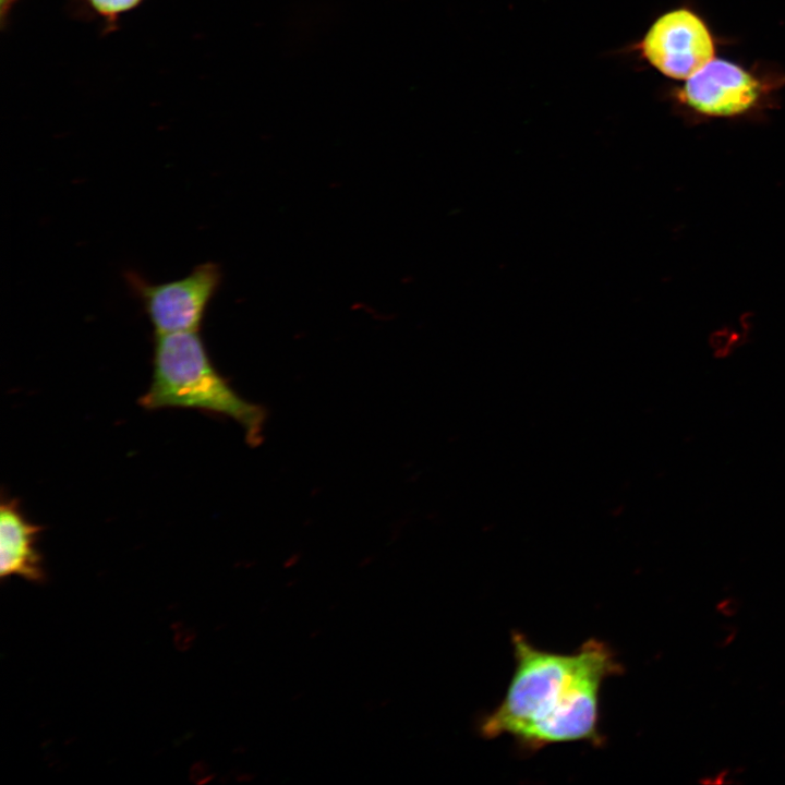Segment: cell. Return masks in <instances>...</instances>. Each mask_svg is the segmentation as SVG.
Returning a JSON list of instances; mask_svg holds the SVG:
<instances>
[{"instance_id":"obj_1","label":"cell","mask_w":785,"mask_h":785,"mask_svg":"<svg viewBox=\"0 0 785 785\" xmlns=\"http://www.w3.org/2000/svg\"><path fill=\"white\" fill-rule=\"evenodd\" d=\"M515 669L502 702L480 723L487 739L508 735L524 750L561 742H603L600 693L623 667L604 642L589 639L570 654L545 651L512 632Z\"/></svg>"},{"instance_id":"obj_2","label":"cell","mask_w":785,"mask_h":785,"mask_svg":"<svg viewBox=\"0 0 785 785\" xmlns=\"http://www.w3.org/2000/svg\"><path fill=\"white\" fill-rule=\"evenodd\" d=\"M138 403L226 415L243 427L251 446L262 442L266 410L243 399L216 370L200 330L154 335L153 378Z\"/></svg>"},{"instance_id":"obj_3","label":"cell","mask_w":785,"mask_h":785,"mask_svg":"<svg viewBox=\"0 0 785 785\" xmlns=\"http://www.w3.org/2000/svg\"><path fill=\"white\" fill-rule=\"evenodd\" d=\"M784 86L782 70L758 64L750 68L715 57L685 80L675 99L690 117L735 119L769 109Z\"/></svg>"},{"instance_id":"obj_4","label":"cell","mask_w":785,"mask_h":785,"mask_svg":"<svg viewBox=\"0 0 785 785\" xmlns=\"http://www.w3.org/2000/svg\"><path fill=\"white\" fill-rule=\"evenodd\" d=\"M132 295L142 305L154 335L200 330L207 309L222 281L220 266L197 264L188 275L165 282H152L130 269L123 274Z\"/></svg>"},{"instance_id":"obj_5","label":"cell","mask_w":785,"mask_h":785,"mask_svg":"<svg viewBox=\"0 0 785 785\" xmlns=\"http://www.w3.org/2000/svg\"><path fill=\"white\" fill-rule=\"evenodd\" d=\"M716 45L704 17L690 7H679L654 21L640 48L647 61L663 75L685 81L715 58Z\"/></svg>"},{"instance_id":"obj_6","label":"cell","mask_w":785,"mask_h":785,"mask_svg":"<svg viewBox=\"0 0 785 785\" xmlns=\"http://www.w3.org/2000/svg\"><path fill=\"white\" fill-rule=\"evenodd\" d=\"M41 527L26 519L16 499L2 495L0 505V578L16 576L43 583L46 571L36 547Z\"/></svg>"},{"instance_id":"obj_7","label":"cell","mask_w":785,"mask_h":785,"mask_svg":"<svg viewBox=\"0 0 785 785\" xmlns=\"http://www.w3.org/2000/svg\"><path fill=\"white\" fill-rule=\"evenodd\" d=\"M142 2L143 0H70V9L78 19L99 21L102 34L108 35L117 31L123 14Z\"/></svg>"},{"instance_id":"obj_8","label":"cell","mask_w":785,"mask_h":785,"mask_svg":"<svg viewBox=\"0 0 785 785\" xmlns=\"http://www.w3.org/2000/svg\"><path fill=\"white\" fill-rule=\"evenodd\" d=\"M17 0H0V21L1 27H5L12 9Z\"/></svg>"}]
</instances>
